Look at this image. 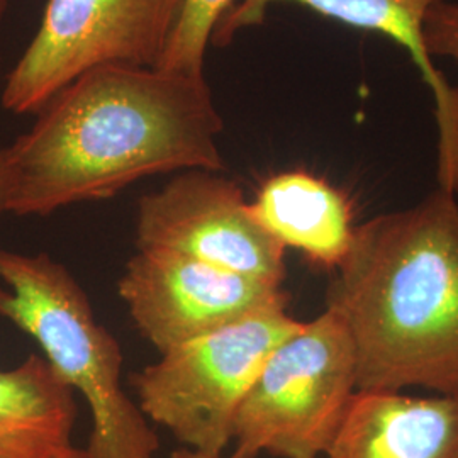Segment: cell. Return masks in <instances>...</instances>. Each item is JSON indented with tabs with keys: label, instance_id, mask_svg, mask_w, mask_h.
Returning <instances> with one entry per match:
<instances>
[{
	"label": "cell",
	"instance_id": "obj_5",
	"mask_svg": "<svg viewBox=\"0 0 458 458\" xmlns=\"http://www.w3.org/2000/svg\"><path fill=\"white\" fill-rule=\"evenodd\" d=\"M276 304L162 355L132 378L140 410L187 448L223 455L238 408L299 321Z\"/></svg>",
	"mask_w": 458,
	"mask_h": 458
},
{
	"label": "cell",
	"instance_id": "obj_10",
	"mask_svg": "<svg viewBox=\"0 0 458 458\" xmlns=\"http://www.w3.org/2000/svg\"><path fill=\"white\" fill-rule=\"evenodd\" d=\"M327 458H458V391H357Z\"/></svg>",
	"mask_w": 458,
	"mask_h": 458
},
{
	"label": "cell",
	"instance_id": "obj_7",
	"mask_svg": "<svg viewBox=\"0 0 458 458\" xmlns=\"http://www.w3.org/2000/svg\"><path fill=\"white\" fill-rule=\"evenodd\" d=\"M136 243L277 287L287 272L285 248L255 221L242 187L223 172H182L141 197Z\"/></svg>",
	"mask_w": 458,
	"mask_h": 458
},
{
	"label": "cell",
	"instance_id": "obj_3",
	"mask_svg": "<svg viewBox=\"0 0 458 458\" xmlns=\"http://www.w3.org/2000/svg\"><path fill=\"white\" fill-rule=\"evenodd\" d=\"M0 316L41 346L92 412L85 458H157L158 438L121 386L123 353L81 284L51 257L0 250Z\"/></svg>",
	"mask_w": 458,
	"mask_h": 458
},
{
	"label": "cell",
	"instance_id": "obj_15",
	"mask_svg": "<svg viewBox=\"0 0 458 458\" xmlns=\"http://www.w3.org/2000/svg\"><path fill=\"white\" fill-rule=\"evenodd\" d=\"M13 192V164L9 147L0 148V216L9 214Z\"/></svg>",
	"mask_w": 458,
	"mask_h": 458
},
{
	"label": "cell",
	"instance_id": "obj_11",
	"mask_svg": "<svg viewBox=\"0 0 458 458\" xmlns=\"http://www.w3.org/2000/svg\"><path fill=\"white\" fill-rule=\"evenodd\" d=\"M248 209L284 248L338 268L352 242L353 209L342 191L310 172H282L265 181Z\"/></svg>",
	"mask_w": 458,
	"mask_h": 458
},
{
	"label": "cell",
	"instance_id": "obj_12",
	"mask_svg": "<svg viewBox=\"0 0 458 458\" xmlns=\"http://www.w3.org/2000/svg\"><path fill=\"white\" fill-rule=\"evenodd\" d=\"M73 391L45 357L0 370V458H70Z\"/></svg>",
	"mask_w": 458,
	"mask_h": 458
},
{
	"label": "cell",
	"instance_id": "obj_8",
	"mask_svg": "<svg viewBox=\"0 0 458 458\" xmlns=\"http://www.w3.org/2000/svg\"><path fill=\"white\" fill-rule=\"evenodd\" d=\"M117 293L162 355L253 312L287 304L282 287L160 250H138Z\"/></svg>",
	"mask_w": 458,
	"mask_h": 458
},
{
	"label": "cell",
	"instance_id": "obj_14",
	"mask_svg": "<svg viewBox=\"0 0 458 458\" xmlns=\"http://www.w3.org/2000/svg\"><path fill=\"white\" fill-rule=\"evenodd\" d=\"M425 41L431 58L446 56L458 64V4L443 0L429 11Z\"/></svg>",
	"mask_w": 458,
	"mask_h": 458
},
{
	"label": "cell",
	"instance_id": "obj_9",
	"mask_svg": "<svg viewBox=\"0 0 458 458\" xmlns=\"http://www.w3.org/2000/svg\"><path fill=\"white\" fill-rule=\"evenodd\" d=\"M299 4L350 28L391 38L408 49L435 102L438 124V183L458 197V89L433 64L425 41L429 11L443 0H236L214 30L211 45L228 47L234 36L263 24L276 4Z\"/></svg>",
	"mask_w": 458,
	"mask_h": 458
},
{
	"label": "cell",
	"instance_id": "obj_17",
	"mask_svg": "<svg viewBox=\"0 0 458 458\" xmlns=\"http://www.w3.org/2000/svg\"><path fill=\"white\" fill-rule=\"evenodd\" d=\"M7 7H9V0H0V24H2L4 17L7 14Z\"/></svg>",
	"mask_w": 458,
	"mask_h": 458
},
{
	"label": "cell",
	"instance_id": "obj_6",
	"mask_svg": "<svg viewBox=\"0 0 458 458\" xmlns=\"http://www.w3.org/2000/svg\"><path fill=\"white\" fill-rule=\"evenodd\" d=\"M183 0H48L39 28L7 75L2 107L38 114L83 72L157 66Z\"/></svg>",
	"mask_w": 458,
	"mask_h": 458
},
{
	"label": "cell",
	"instance_id": "obj_2",
	"mask_svg": "<svg viewBox=\"0 0 458 458\" xmlns=\"http://www.w3.org/2000/svg\"><path fill=\"white\" fill-rule=\"evenodd\" d=\"M327 308L353 342L357 389L458 391V200L438 187L355 228Z\"/></svg>",
	"mask_w": 458,
	"mask_h": 458
},
{
	"label": "cell",
	"instance_id": "obj_13",
	"mask_svg": "<svg viewBox=\"0 0 458 458\" xmlns=\"http://www.w3.org/2000/svg\"><path fill=\"white\" fill-rule=\"evenodd\" d=\"M234 2L183 0L179 21L157 66L170 72L202 75L214 30Z\"/></svg>",
	"mask_w": 458,
	"mask_h": 458
},
{
	"label": "cell",
	"instance_id": "obj_18",
	"mask_svg": "<svg viewBox=\"0 0 458 458\" xmlns=\"http://www.w3.org/2000/svg\"><path fill=\"white\" fill-rule=\"evenodd\" d=\"M70 458H85V455H83L82 450H75V452H73V455Z\"/></svg>",
	"mask_w": 458,
	"mask_h": 458
},
{
	"label": "cell",
	"instance_id": "obj_16",
	"mask_svg": "<svg viewBox=\"0 0 458 458\" xmlns=\"http://www.w3.org/2000/svg\"><path fill=\"white\" fill-rule=\"evenodd\" d=\"M170 458H226L225 455H214V454H206V452H199V450H194V448H187V446H183V448H179V450H175L174 454H172V457Z\"/></svg>",
	"mask_w": 458,
	"mask_h": 458
},
{
	"label": "cell",
	"instance_id": "obj_4",
	"mask_svg": "<svg viewBox=\"0 0 458 458\" xmlns=\"http://www.w3.org/2000/svg\"><path fill=\"white\" fill-rule=\"evenodd\" d=\"M357 391L353 342L327 308L268 355L238 408L226 458L327 455Z\"/></svg>",
	"mask_w": 458,
	"mask_h": 458
},
{
	"label": "cell",
	"instance_id": "obj_1",
	"mask_svg": "<svg viewBox=\"0 0 458 458\" xmlns=\"http://www.w3.org/2000/svg\"><path fill=\"white\" fill-rule=\"evenodd\" d=\"M225 121L202 75L160 66L90 68L9 145V214L49 216L153 175L225 172Z\"/></svg>",
	"mask_w": 458,
	"mask_h": 458
}]
</instances>
